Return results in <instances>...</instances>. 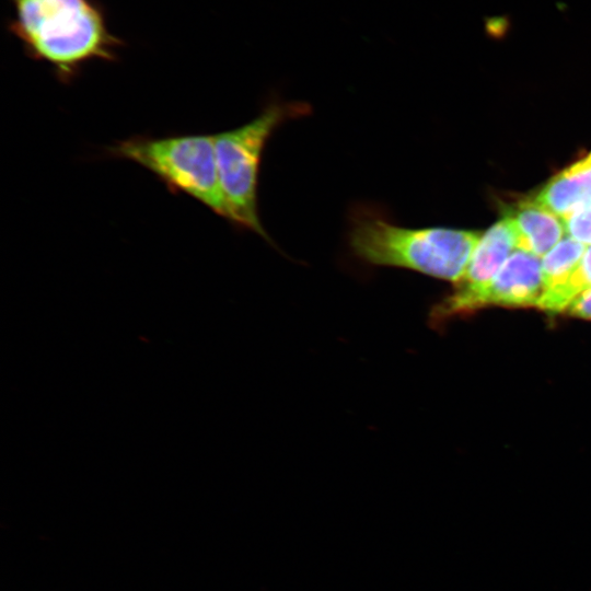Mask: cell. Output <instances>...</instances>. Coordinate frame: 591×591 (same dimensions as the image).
Listing matches in <instances>:
<instances>
[{
	"label": "cell",
	"instance_id": "cell-4",
	"mask_svg": "<svg viewBox=\"0 0 591 591\" xmlns=\"http://www.w3.org/2000/svg\"><path fill=\"white\" fill-rule=\"evenodd\" d=\"M311 111L305 102L270 101L251 121L213 135L219 179L231 223L269 241L257 207L263 152L278 127L289 119L308 116Z\"/></svg>",
	"mask_w": 591,
	"mask_h": 591
},
{
	"label": "cell",
	"instance_id": "cell-10",
	"mask_svg": "<svg viewBox=\"0 0 591 591\" xmlns=\"http://www.w3.org/2000/svg\"><path fill=\"white\" fill-rule=\"evenodd\" d=\"M591 287V246H589L576 271L570 277L567 283L559 287L563 294L570 301L583 290Z\"/></svg>",
	"mask_w": 591,
	"mask_h": 591
},
{
	"label": "cell",
	"instance_id": "cell-7",
	"mask_svg": "<svg viewBox=\"0 0 591 591\" xmlns=\"http://www.w3.org/2000/svg\"><path fill=\"white\" fill-rule=\"evenodd\" d=\"M517 236V248L537 257L546 255L561 241L566 230L564 221L536 199L523 200L508 209Z\"/></svg>",
	"mask_w": 591,
	"mask_h": 591
},
{
	"label": "cell",
	"instance_id": "cell-6",
	"mask_svg": "<svg viewBox=\"0 0 591 591\" xmlns=\"http://www.w3.org/2000/svg\"><path fill=\"white\" fill-rule=\"evenodd\" d=\"M545 289L542 262L522 251H514L491 280L484 305L537 306Z\"/></svg>",
	"mask_w": 591,
	"mask_h": 591
},
{
	"label": "cell",
	"instance_id": "cell-2",
	"mask_svg": "<svg viewBox=\"0 0 591 591\" xmlns=\"http://www.w3.org/2000/svg\"><path fill=\"white\" fill-rule=\"evenodd\" d=\"M480 236L448 228H407L392 222L375 207L352 209L348 244L360 260L414 270L457 282Z\"/></svg>",
	"mask_w": 591,
	"mask_h": 591
},
{
	"label": "cell",
	"instance_id": "cell-9",
	"mask_svg": "<svg viewBox=\"0 0 591 591\" xmlns=\"http://www.w3.org/2000/svg\"><path fill=\"white\" fill-rule=\"evenodd\" d=\"M586 250L584 244L569 236L563 239L544 255L542 271L545 289L567 283L578 268Z\"/></svg>",
	"mask_w": 591,
	"mask_h": 591
},
{
	"label": "cell",
	"instance_id": "cell-5",
	"mask_svg": "<svg viewBox=\"0 0 591 591\" xmlns=\"http://www.w3.org/2000/svg\"><path fill=\"white\" fill-rule=\"evenodd\" d=\"M517 248V236L509 217L490 227L479 239L462 278L431 312L436 324L457 314L484 306V296L491 280Z\"/></svg>",
	"mask_w": 591,
	"mask_h": 591
},
{
	"label": "cell",
	"instance_id": "cell-12",
	"mask_svg": "<svg viewBox=\"0 0 591 591\" xmlns=\"http://www.w3.org/2000/svg\"><path fill=\"white\" fill-rule=\"evenodd\" d=\"M567 311L572 316L591 320V287L580 292Z\"/></svg>",
	"mask_w": 591,
	"mask_h": 591
},
{
	"label": "cell",
	"instance_id": "cell-8",
	"mask_svg": "<svg viewBox=\"0 0 591 591\" xmlns=\"http://www.w3.org/2000/svg\"><path fill=\"white\" fill-rule=\"evenodd\" d=\"M535 199L563 219L591 208V153L554 176Z\"/></svg>",
	"mask_w": 591,
	"mask_h": 591
},
{
	"label": "cell",
	"instance_id": "cell-1",
	"mask_svg": "<svg viewBox=\"0 0 591 591\" xmlns=\"http://www.w3.org/2000/svg\"><path fill=\"white\" fill-rule=\"evenodd\" d=\"M10 1L9 32L28 58L50 67L61 83L72 82L91 61H115L124 45L96 0Z\"/></svg>",
	"mask_w": 591,
	"mask_h": 591
},
{
	"label": "cell",
	"instance_id": "cell-3",
	"mask_svg": "<svg viewBox=\"0 0 591 591\" xmlns=\"http://www.w3.org/2000/svg\"><path fill=\"white\" fill-rule=\"evenodd\" d=\"M138 164L172 194H185L231 222L217 166L213 135L132 136L106 149Z\"/></svg>",
	"mask_w": 591,
	"mask_h": 591
},
{
	"label": "cell",
	"instance_id": "cell-11",
	"mask_svg": "<svg viewBox=\"0 0 591 591\" xmlns=\"http://www.w3.org/2000/svg\"><path fill=\"white\" fill-rule=\"evenodd\" d=\"M566 233L582 244H591V208L563 219Z\"/></svg>",
	"mask_w": 591,
	"mask_h": 591
}]
</instances>
